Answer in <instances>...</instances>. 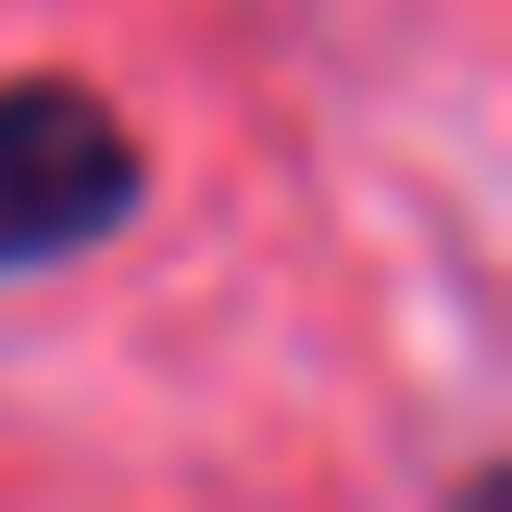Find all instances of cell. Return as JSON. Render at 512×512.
Here are the masks:
<instances>
[{
    "mask_svg": "<svg viewBox=\"0 0 512 512\" xmlns=\"http://www.w3.org/2000/svg\"><path fill=\"white\" fill-rule=\"evenodd\" d=\"M150 200V150L75 75H0V288L113 250Z\"/></svg>",
    "mask_w": 512,
    "mask_h": 512,
    "instance_id": "6da1fadb",
    "label": "cell"
}]
</instances>
